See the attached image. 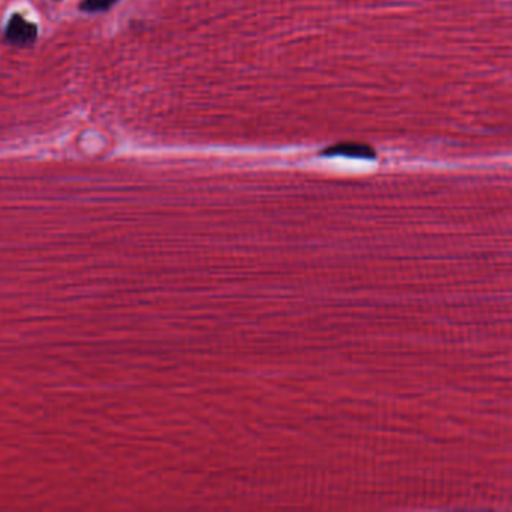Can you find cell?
<instances>
[{"mask_svg": "<svg viewBox=\"0 0 512 512\" xmlns=\"http://www.w3.org/2000/svg\"><path fill=\"white\" fill-rule=\"evenodd\" d=\"M5 38L9 44H14L18 47L30 45L36 41L38 28L36 24L26 20L23 16L14 14L6 26Z\"/></svg>", "mask_w": 512, "mask_h": 512, "instance_id": "cell-1", "label": "cell"}, {"mask_svg": "<svg viewBox=\"0 0 512 512\" xmlns=\"http://www.w3.org/2000/svg\"><path fill=\"white\" fill-rule=\"evenodd\" d=\"M119 2V0H83L80 9L84 12H106L111 6H114Z\"/></svg>", "mask_w": 512, "mask_h": 512, "instance_id": "cell-3", "label": "cell"}, {"mask_svg": "<svg viewBox=\"0 0 512 512\" xmlns=\"http://www.w3.org/2000/svg\"><path fill=\"white\" fill-rule=\"evenodd\" d=\"M325 157H350V158H376V152L367 145L360 143H340L322 152Z\"/></svg>", "mask_w": 512, "mask_h": 512, "instance_id": "cell-2", "label": "cell"}]
</instances>
